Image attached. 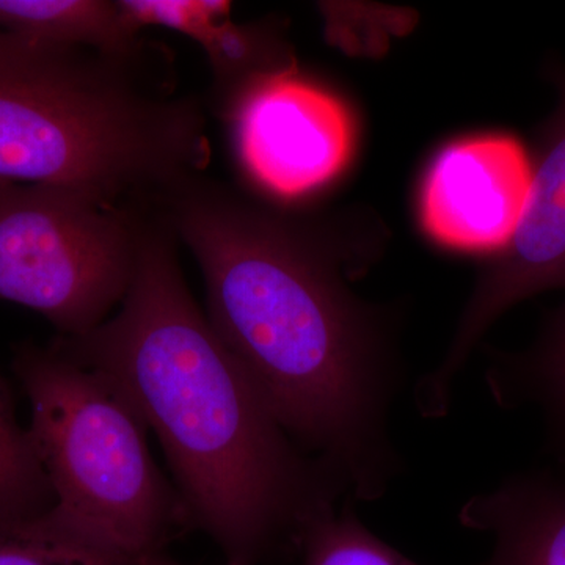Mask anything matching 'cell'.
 <instances>
[{
	"instance_id": "cell-7",
	"label": "cell",
	"mask_w": 565,
	"mask_h": 565,
	"mask_svg": "<svg viewBox=\"0 0 565 565\" xmlns=\"http://www.w3.org/2000/svg\"><path fill=\"white\" fill-rule=\"evenodd\" d=\"M252 180L280 199H299L334 180L351 161L353 121L332 93L296 65L248 82L223 106Z\"/></svg>"
},
{
	"instance_id": "cell-1",
	"label": "cell",
	"mask_w": 565,
	"mask_h": 565,
	"mask_svg": "<svg viewBox=\"0 0 565 565\" xmlns=\"http://www.w3.org/2000/svg\"><path fill=\"white\" fill-rule=\"evenodd\" d=\"M202 270L206 318L308 455L355 503L403 475L390 416L405 386L392 311L356 299L302 230L193 178L159 206Z\"/></svg>"
},
{
	"instance_id": "cell-9",
	"label": "cell",
	"mask_w": 565,
	"mask_h": 565,
	"mask_svg": "<svg viewBox=\"0 0 565 565\" xmlns=\"http://www.w3.org/2000/svg\"><path fill=\"white\" fill-rule=\"evenodd\" d=\"M459 523L493 539L487 565H565V476L527 470L505 476L459 509Z\"/></svg>"
},
{
	"instance_id": "cell-13",
	"label": "cell",
	"mask_w": 565,
	"mask_h": 565,
	"mask_svg": "<svg viewBox=\"0 0 565 565\" xmlns=\"http://www.w3.org/2000/svg\"><path fill=\"white\" fill-rule=\"evenodd\" d=\"M200 44L223 93V106L256 77L296 65L273 32L258 25L234 24L232 17L217 22Z\"/></svg>"
},
{
	"instance_id": "cell-8",
	"label": "cell",
	"mask_w": 565,
	"mask_h": 565,
	"mask_svg": "<svg viewBox=\"0 0 565 565\" xmlns=\"http://www.w3.org/2000/svg\"><path fill=\"white\" fill-rule=\"evenodd\" d=\"M531 180V156L515 137L455 141L427 170L419 204L424 230L445 247L498 255L522 222Z\"/></svg>"
},
{
	"instance_id": "cell-6",
	"label": "cell",
	"mask_w": 565,
	"mask_h": 565,
	"mask_svg": "<svg viewBox=\"0 0 565 565\" xmlns=\"http://www.w3.org/2000/svg\"><path fill=\"white\" fill-rule=\"evenodd\" d=\"M553 81L559 96L535 141L525 214L511 244L476 282L444 359L416 382L423 418L441 419L451 412L457 379L505 311L537 294L565 289V71H553Z\"/></svg>"
},
{
	"instance_id": "cell-10",
	"label": "cell",
	"mask_w": 565,
	"mask_h": 565,
	"mask_svg": "<svg viewBox=\"0 0 565 565\" xmlns=\"http://www.w3.org/2000/svg\"><path fill=\"white\" fill-rule=\"evenodd\" d=\"M486 386L503 411H531L545 449L565 476V300L550 311L522 351H487Z\"/></svg>"
},
{
	"instance_id": "cell-11",
	"label": "cell",
	"mask_w": 565,
	"mask_h": 565,
	"mask_svg": "<svg viewBox=\"0 0 565 565\" xmlns=\"http://www.w3.org/2000/svg\"><path fill=\"white\" fill-rule=\"evenodd\" d=\"M0 31L54 46L129 52L145 43L118 2L0 0Z\"/></svg>"
},
{
	"instance_id": "cell-2",
	"label": "cell",
	"mask_w": 565,
	"mask_h": 565,
	"mask_svg": "<svg viewBox=\"0 0 565 565\" xmlns=\"http://www.w3.org/2000/svg\"><path fill=\"white\" fill-rule=\"evenodd\" d=\"M177 244L167 223L150 215L118 310L92 332L52 343L104 375L156 435L191 531L210 535L226 561L292 559L310 527L351 493L282 429L212 330Z\"/></svg>"
},
{
	"instance_id": "cell-14",
	"label": "cell",
	"mask_w": 565,
	"mask_h": 565,
	"mask_svg": "<svg viewBox=\"0 0 565 565\" xmlns=\"http://www.w3.org/2000/svg\"><path fill=\"white\" fill-rule=\"evenodd\" d=\"M300 556L303 565H422L363 525L351 500L310 527Z\"/></svg>"
},
{
	"instance_id": "cell-3",
	"label": "cell",
	"mask_w": 565,
	"mask_h": 565,
	"mask_svg": "<svg viewBox=\"0 0 565 565\" xmlns=\"http://www.w3.org/2000/svg\"><path fill=\"white\" fill-rule=\"evenodd\" d=\"M161 46H54L0 31V178L152 212L211 162L206 117Z\"/></svg>"
},
{
	"instance_id": "cell-15",
	"label": "cell",
	"mask_w": 565,
	"mask_h": 565,
	"mask_svg": "<svg viewBox=\"0 0 565 565\" xmlns=\"http://www.w3.org/2000/svg\"><path fill=\"white\" fill-rule=\"evenodd\" d=\"M0 565H129L55 523H0Z\"/></svg>"
},
{
	"instance_id": "cell-4",
	"label": "cell",
	"mask_w": 565,
	"mask_h": 565,
	"mask_svg": "<svg viewBox=\"0 0 565 565\" xmlns=\"http://www.w3.org/2000/svg\"><path fill=\"white\" fill-rule=\"evenodd\" d=\"M11 370L31 405V430L58 525L129 565L163 555L191 531L148 427L104 375L54 343H22Z\"/></svg>"
},
{
	"instance_id": "cell-5",
	"label": "cell",
	"mask_w": 565,
	"mask_h": 565,
	"mask_svg": "<svg viewBox=\"0 0 565 565\" xmlns=\"http://www.w3.org/2000/svg\"><path fill=\"white\" fill-rule=\"evenodd\" d=\"M148 215L0 178V302L43 316L57 337L92 332L131 288Z\"/></svg>"
},
{
	"instance_id": "cell-16",
	"label": "cell",
	"mask_w": 565,
	"mask_h": 565,
	"mask_svg": "<svg viewBox=\"0 0 565 565\" xmlns=\"http://www.w3.org/2000/svg\"><path fill=\"white\" fill-rule=\"evenodd\" d=\"M134 32L162 28L200 43L217 22L232 17V3L223 0H120Z\"/></svg>"
},
{
	"instance_id": "cell-17",
	"label": "cell",
	"mask_w": 565,
	"mask_h": 565,
	"mask_svg": "<svg viewBox=\"0 0 565 565\" xmlns=\"http://www.w3.org/2000/svg\"><path fill=\"white\" fill-rule=\"evenodd\" d=\"M140 565H177V564L170 563V561L167 559L166 556L161 555V556L151 557V559H147V561H145V563H141ZM226 565H245V564L237 563V561H228V563H226Z\"/></svg>"
},
{
	"instance_id": "cell-12",
	"label": "cell",
	"mask_w": 565,
	"mask_h": 565,
	"mask_svg": "<svg viewBox=\"0 0 565 565\" xmlns=\"http://www.w3.org/2000/svg\"><path fill=\"white\" fill-rule=\"evenodd\" d=\"M54 505L31 430L18 422L13 393L0 375V523L31 522Z\"/></svg>"
}]
</instances>
